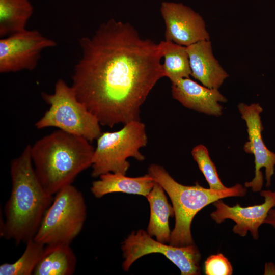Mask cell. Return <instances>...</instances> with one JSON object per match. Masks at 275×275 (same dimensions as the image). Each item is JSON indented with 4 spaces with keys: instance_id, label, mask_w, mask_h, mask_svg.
Masks as SVG:
<instances>
[{
    "instance_id": "obj_1",
    "label": "cell",
    "mask_w": 275,
    "mask_h": 275,
    "mask_svg": "<svg viewBox=\"0 0 275 275\" xmlns=\"http://www.w3.org/2000/svg\"><path fill=\"white\" fill-rule=\"evenodd\" d=\"M79 43L71 85L78 100L102 126L140 121L141 106L164 77L159 43L113 18Z\"/></svg>"
},
{
    "instance_id": "obj_2",
    "label": "cell",
    "mask_w": 275,
    "mask_h": 275,
    "mask_svg": "<svg viewBox=\"0 0 275 275\" xmlns=\"http://www.w3.org/2000/svg\"><path fill=\"white\" fill-rule=\"evenodd\" d=\"M27 145L10 164L12 189L4 207L1 234L16 244L33 239L53 196L43 188L35 173Z\"/></svg>"
},
{
    "instance_id": "obj_3",
    "label": "cell",
    "mask_w": 275,
    "mask_h": 275,
    "mask_svg": "<svg viewBox=\"0 0 275 275\" xmlns=\"http://www.w3.org/2000/svg\"><path fill=\"white\" fill-rule=\"evenodd\" d=\"M95 148L87 140L58 129L31 145L36 175L44 190L53 196L72 184L91 167Z\"/></svg>"
},
{
    "instance_id": "obj_4",
    "label": "cell",
    "mask_w": 275,
    "mask_h": 275,
    "mask_svg": "<svg viewBox=\"0 0 275 275\" xmlns=\"http://www.w3.org/2000/svg\"><path fill=\"white\" fill-rule=\"evenodd\" d=\"M148 174L160 184L169 196L175 217L169 244L183 246L194 243L191 224L196 214L208 205L227 197H244L246 188L240 184L222 190L206 188L196 183L186 186L177 182L161 166L152 163Z\"/></svg>"
},
{
    "instance_id": "obj_5",
    "label": "cell",
    "mask_w": 275,
    "mask_h": 275,
    "mask_svg": "<svg viewBox=\"0 0 275 275\" xmlns=\"http://www.w3.org/2000/svg\"><path fill=\"white\" fill-rule=\"evenodd\" d=\"M41 97L49 107L35 124L37 129L55 127L90 142L102 133L97 118L78 100L71 86L63 79L57 81L52 93L42 92Z\"/></svg>"
},
{
    "instance_id": "obj_6",
    "label": "cell",
    "mask_w": 275,
    "mask_h": 275,
    "mask_svg": "<svg viewBox=\"0 0 275 275\" xmlns=\"http://www.w3.org/2000/svg\"><path fill=\"white\" fill-rule=\"evenodd\" d=\"M87 217L82 193L72 184L56 195L34 239L45 245H70L80 233Z\"/></svg>"
},
{
    "instance_id": "obj_7",
    "label": "cell",
    "mask_w": 275,
    "mask_h": 275,
    "mask_svg": "<svg viewBox=\"0 0 275 275\" xmlns=\"http://www.w3.org/2000/svg\"><path fill=\"white\" fill-rule=\"evenodd\" d=\"M147 142L146 126L141 121L124 124L116 131L102 133L97 139L91 176L97 178L109 172L125 175L130 167L128 158L133 157L140 161L145 160L140 149Z\"/></svg>"
},
{
    "instance_id": "obj_8",
    "label": "cell",
    "mask_w": 275,
    "mask_h": 275,
    "mask_svg": "<svg viewBox=\"0 0 275 275\" xmlns=\"http://www.w3.org/2000/svg\"><path fill=\"white\" fill-rule=\"evenodd\" d=\"M123 261L122 266L128 271L139 258L151 253H160L165 256L180 269L182 275L201 274L200 252L194 243L176 246L155 240L147 232L140 229L132 232L122 245Z\"/></svg>"
},
{
    "instance_id": "obj_9",
    "label": "cell",
    "mask_w": 275,
    "mask_h": 275,
    "mask_svg": "<svg viewBox=\"0 0 275 275\" xmlns=\"http://www.w3.org/2000/svg\"><path fill=\"white\" fill-rule=\"evenodd\" d=\"M57 42L36 30L25 29L0 39V72L34 70L45 49Z\"/></svg>"
},
{
    "instance_id": "obj_10",
    "label": "cell",
    "mask_w": 275,
    "mask_h": 275,
    "mask_svg": "<svg viewBox=\"0 0 275 275\" xmlns=\"http://www.w3.org/2000/svg\"><path fill=\"white\" fill-rule=\"evenodd\" d=\"M238 108L241 118L245 121L248 133V141L243 146L244 150L253 154L255 157V177L252 181L246 182L244 186L250 187L253 192L261 190L263 184V176L261 169L265 168L266 186L271 185V177L274 173L275 153L266 146L262 137L263 129L260 114L262 107L258 103L247 105L240 103Z\"/></svg>"
},
{
    "instance_id": "obj_11",
    "label": "cell",
    "mask_w": 275,
    "mask_h": 275,
    "mask_svg": "<svg viewBox=\"0 0 275 275\" xmlns=\"http://www.w3.org/2000/svg\"><path fill=\"white\" fill-rule=\"evenodd\" d=\"M160 10L165 24L164 40L188 46L209 40L203 18L190 7L166 1L161 3Z\"/></svg>"
},
{
    "instance_id": "obj_12",
    "label": "cell",
    "mask_w": 275,
    "mask_h": 275,
    "mask_svg": "<svg viewBox=\"0 0 275 275\" xmlns=\"http://www.w3.org/2000/svg\"><path fill=\"white\" fill-rule=\"evenodd\" d=\"M260 194L264 198L263 203L246 207L239 204L231 207L221 199L218 200L213 203L216 210L210 214V217L217 224L231 219L236 223L232 229L234 233L245 237L250 231L253 239L257 240L259 227L264 224L269 211L275 207V191L263 190Z\"/></svg>"
},
{
    "instance_id": "obj_13",
    "label": "cell",
    "mask_w": 275,
    "mask_h": 275,
    "mask_svg": "<svg viewBox=\"0 0 275 275\" xmlns=\"http://www.w3.org/2000/svg\"><path fill=\"white\" fill-rule=\"evenodd\" d=\"M171 92L173 97L185 107L210 115H221L223 108L219 102L227 101L218 89L201 86L189 78L172 84Z\"/></svg>"
},
{
    "instance_id": "obj_14",
    "label": "cell",
    "mask_w": 275,
    "mask_h": 275,
    "mask_svg": "<svg viewBox=\"0 0 275 275\" xmlns=\"http://www.w3.org/2000/svg\"><path fill=\"white\" fill-rule=\"evenodd\" d=\"M191 75L203 86L218 89L229 76L214 58L209 40L198 41L186 46Z\"/></svg>"
},
{
    "instance_id": "obj_15",
    "label": "cell",
    "mask_w": 275,
    "mask_h": 275,
    "mask_svg": "<svg viewBox=\"0 0 275 275\" xmlns=\"http://www.w3.org/2000/svg\"><path fill=\"white\" fill-rule=\"evenodd\" d=\"M92 183L91 191L97 198L113 193H124L142 195L146 197L152 189L154 181L148 174L138 177L124 174L107 173Z\"/></svg>"
},
{
    "instance_id": "obj_16",
    "label": "cell",
    "mask_w": 275,
    "mask_h": 275,
    "mask_svg": "<svg viewBox=\"0 0 275 275\" xmlns=\"http://www.w3.org/2000/svg\"><path fill=\"white\" fill-rule=\"evenodd\" d=\"M149 203L150 214L147 233L162 243H169L171 231L169 219L174 215L173 206L168 202L164 190L154 181V186L146 196Z\"/></svg>"
},
{
    "instance_id": "obj_17",
    "label": "cell",
    "mask_w": 275,
    "mask_h": 275,
    "mask_svg": "<svg viewBox=\"0 0 275 275\" xmlns=\"http://www.w3.org/2000/svg\"><path fill=\"white\" fill-rule=\"evenodd\" d=\"M76 263V255L70 245H45L33 274L72 275Z\"/></svg>"
},
{
    "instance_id": "obj_18",
    "label": "cell",
    "mask_w": 275,
    "mask_h": 275,
    "mask_svg": "<svg viewBox=\"0 0 275 275\" xmlns=\"http://www.w3.org/2000/svg\"><path fill=\"white\" fill-rule=\"evenodd\" d=\"M33 11L30 0H0L1 37L26 29Z\"/></svg>"
},
{
    "instance_id": "obj_19",
    "label": "cell",
    "mask_w": 275,
    "mask_h": 275,
    "mask_svg": "<svg viewBox=\"0 0 275 275\" xmlns=\"http://www.w3.org/2000/svg\"><path fill=\"white\" fill-rule=\"evenodd\" d=\"M159 43L164 58L162 65L164 77L172 84L182 78H189L191 70L186 46L166 40Z\"/></svg>"
},
{
    "instance_id": "obj_20",
    "label": "cell",
    "mask_w": 275,
    "mask_h": 275,
    "mask_svg": "<svg viewBox=\"0 0 275 275\" xmlns=\"http://www.w3.org/2000/svg\"><path fill=\"white\" fill-rule=\"evenodd\" d=\"M45 245L31 239L26 243L22 255L12 263H5L0 265L1 275H31L33 274Z\"/></svg>"
},
{
    "instance_id": "obj_21",
    "label": "cell",
    "mask_w": 275,
    "mask_h": 275,
    "mask_svg": "<svg viewBox=\"0 0 275 275\" xmlns=\"http://www.w3.org/2000/svg\"><path fill=\"white\" fill-rule=\"evenodd\" d=\"M194 159L204 176L209 188L222 190L227 188L221 182L214 163L211 159L207 148L203 145L195 146L191 151Z\"/></svg>"
},
{
    "instance_id": "obj_22",
    "label": "cell",
    "mask_w": 275,
    "mask_h": 275,
    "mask_svg": "<svg viewBox=\"0 0 275 275\" xmlns=\"http://www.w3.org/2000/svg\"><path fill=\"white\" fill-rule=\"evenodd\" d=\"M204 271L206 275H231L233 267L222 253H218L207 258L204 263Z\"/></svg>"
},
{
    "instance_id": "obj_23",
    "label": "cell",
    "mask_w": 275,
    "mask_h": 275,
    "mask_svg": "<svg viewBox=\"0 0 275 275\" xmlns=\"http://www.w3.org/2000/svg\"><path fill=\"white\" fill-rule=\"evenodd\" d=\"M264 224H267L272 226L275 229V208H271L264 221Z\"/></svg>"
},
{
    "instance_id": "obj_24",
    "label": "cell",
    "mask_w": 275,
    "mask_h": 275,
    "mask_svg": "<svg viewBox=\"0 0 275 275\" xmlns=\"http://www.w3.org/2000/svg\"><path fill=\"white\" fill-rule=\"evenodd\" d=\"M264 274H275V264L271 263H266L265 265Z\"/></svg>"
}]
</instances>
